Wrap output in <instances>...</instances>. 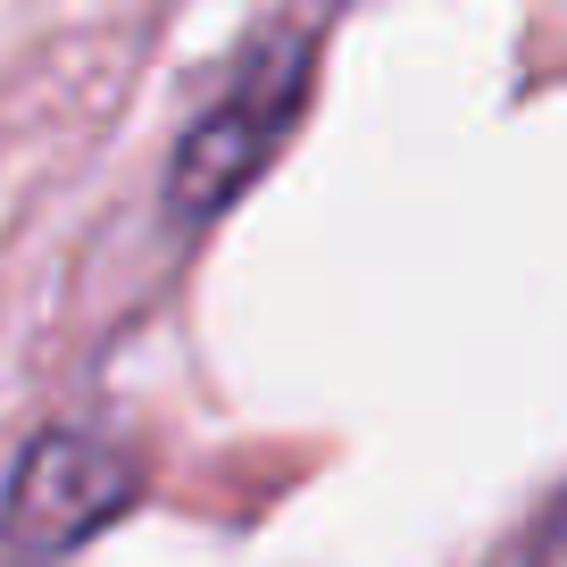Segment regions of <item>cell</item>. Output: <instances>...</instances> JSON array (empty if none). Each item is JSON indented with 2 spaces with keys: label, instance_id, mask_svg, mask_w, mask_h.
I'll return each mask as SVG.
<instances>
[{
  "label": "cell",
  "instance_id": "cell-1",
  "mask_svg": "<svg viewBox=\"0 0 567 567\" xmlns=\"http://www.w3.org/2000/svg\"><path fill=\"white\" fill-rule=\"evenodd\" d=\"M309 68H318V34L309 25H267L243 59H234L226 92L193 117L176 167H167V200L176 217H217L267 159L284 151L292 117L309 101Z\"/></svg>",
  "mask_w": 567,
  "mask_h": 567
},
{
  "label": "cell",
  "instance_id": "cell-2",
  "mask_svg": "<svg viewBox=\"0 0 567 567\" xmlns=\"http://www.w3.org/2000/svg\"><path fill=\"white\" fill-rule=\"evenodd\" d=\"M134 501H142V467L109 434L42 425L25 443L18 476H9V493H0V534H9L18 559H59V550L92 543L109 517H125Z\"/></svg>",
  "mask_w": 567,
  "mask_h": 567
}]
</instances>
